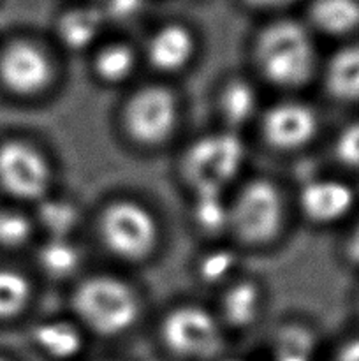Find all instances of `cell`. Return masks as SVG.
Segmentation results:
<instances>
[{
	"instance_id": "obj_28",
	"label": "cell",
	"mask_w": 359,
	"mask_h": 361,
	"mask_svg": "<svg viewBox=\"0 0 359 361\" xmlns=\"http://www.w3.org/2000/svg\"><path fill=\"white\" fill-rule=\"evenodd\" d=\"M348 254H351V257L355 263H359V228L355 229L351 242H348Z\"/></svg>"
},
{
	"instance_id": "obj_23",
	"label": "cell",
	"mask_w": 359,
	"mask_h": 361,
	"mask_svg": "<svg viewBox=\"0 0 359 361\" xmlns=\"http://www.w3.org/2000/svg\"><path fill=\"white\" fill-rule=\"evenodd\" d=\"M41 222L53 235V238H65L67 233L76 226L77 210L74 204L62 200H49L41 204Z\"/></svg>"
},
{
	"instance_id": "obj_6",
	"label": "cell",
	"mask_w": 359,
	"mask_h": 361,
	"mask_svg": "<svg viewBox=\"0 0 359 361\" xmlns=\"http://www.w3.org/2000/svg\"><path fill=\"white\" fill-rule=\"evenodd\" d=\"M162 338L185 358H210L218 351L220 335L213 317L199 307H180L165 317Z\"/></svg>"
},
{
	"instance_id": "obj_18",
	"label": "cell",
	"mask_w": 359,
	"mask_h": 361,
	"mask_svg": "<svg viewBox=\"0 0 359 361\" xmlns=\"http://www.w3.org/2000/svg\"><path fill=\"white\" fill-rule=\"evenodd\" d=\"M222 113L234 126L248 122L257 108V97L253 88L245 81H232L225 87L220 97Z\"/></svg>"
},
{
	"instance_id": "obj_14",
	"label": "cell",
	"mask_w": 359,
	"mask_h": 361,
	"mask_svg": "<svg viewBox=\"0 0 359 361\" xmlns=\"http://www.w3.org/2000/svg\"><path fill=\"white\" fill-rule=\"evenodd\" d=\"M327 87L340 99H359V46L334 55L327 69Z\"/></svg>"
},
{
	"instance_id": "obj_32",
	"label": "cell",
	"mask_w": 359,
	"mask_h": 361,
	"mask_svg": "<svg viewBox=\"0 0 359 361\" xmlns=\"http://www.w3.org/2000/svg\"><path fill=\"white\" fill-rule=\"evenodd\" d=\"M231 361H238V360H231Z\"/></svg>"
},
{
	"instance_id": "obj_7",
	"label": "cell",
	"mask_w": 359,
	"mask_h": 361,
	"mask_svg": "<svg viewBox=\"0 0 359 361\" xmlns=\"http://www.w3.org/2000/svg\"><path fill=\"white\" fill-rule=\"evenodd\" d=\"M0 183L21 200H41L49 185L48 164L32 147L11 141L0 147Z\"/></svg>"
},
{
	"instance_id": "obj_19",
	"label": "cell",
	"mask_w": 359,
	"mask_h": 361,
	"mask_svg": "<svg viewBox=\"0 0 359 361\" xmlns=\"http://www.w3.org/2000/svg\"><path fill=\"white\" fill-rule=\"evenodd\" d=\"M194 215L197 224L206 231H220L229 224V207L222 200V190H196Z\"/></svg>"
},
{
	"instance_id": "obj_24",
	"label": "cell",
	"mask_w": 359,
	"mask_h": 361,
	"mask_svg": "<svg viewBox=\"0 0 359 361\" xmlns=\"http://www.w3.org/2000/svg\"><path fill=\"white\" fill-rule=\"evenodd\" d=\"M30 222L27 217L14 212H2L0 214V245L20 247L30 236Z\"/></svg>"
},
{
	"instance_id": "obj_4",
	"label": "cell",
	"mask_w": 359,
	"mask_h": 361,
	"mask_svg": "<svg viewBox=\"0 0 359 361\" xmlns=\"http://www.w3.org/2000/svg\"><path fill=\"white\" fill-rule=\"evenodd\" d=\"M229 222L243 242L263 243L273 238L282 222V200L277 187L266 180L246 183L229 208Z\"/></svg>"
},
{
	"instance_id": "obj_15",
	"label": "cell",
	"mask_w": 359,
	"mask_h": 361,
	"mask_svg": "<svg viewBox=\"0 0 359 361\" xmlns=\"http://www.w3.org/2000/svg\"><path fill=\"white\" fill-rule=\"evenodd\" d=\"M34 338L48 355L55 358H73L81 351V337L65 323H42L34 328Z\"/></svg>"
},
{
	"instance_id": "obj_27",
	"label": "cell",
	"mask_w": 359,
	"mask_h": 361,
	"mask_svg": "<svg viewBox=\"0 0 359 361\" xmlns=\"http://www.w3.org/2000/svg\"><path fill=\"white\" fill-rule=\"evenodd\" d=\"M336 361H359V338L341 349Z\"/></svg>"
},
{
	"instance_id": "obj_10",
	"label": "cell",
	"mask_w": 359,
	"mask_h": 361,
	"mask_svg": "<svg viewBox=\"0 0 359 361\" xmlns=\"http://www.w3.org/2000/svg\"><path fill=\"white\" fill-rule=\"evenodd\" d=\"M317 129L315 113L299 102H285L267 111L264 133L267 141L278 148H298L308 143Z\"/></svg>"
},
{
	"instance_id": "obj_29",
	"label": "cell",
	"mask_w": 359,
	"mask_h": 361,
	"mask_svg": "<svg viewBox=\"0 0 359 361\" xmlns=\"http://www.w3.org/2000/svg\"><path fill=\"white\" fill-rule=\"evenodd\" d=\"M248 4L257 7H278V6H284V4L291 2V0H246Z\"/></svg>"
},
{
	"instance_id": "obj_30",
	"label": "cell",
	"mask_w": 359,
	"mask_h": 361,
	"mask_svg": "<svg viewBox=\"0 0 359 361\" xmlns=\"http://www.w3.org/2000/svg\"><path fill=\"white\" fill-rule=\"evenodd\" d=\"M280 361H306L303 353H287L285 356H282Z\"/></svg>"
},
{
	"instance_id": "obj_8",
	"label": "cell",
	"mask_w": 359,
	"mask_h": 361,
	"mask_svg": "<svg viewBox=\"0 0 359 361\" xmlns=\"http://www.w3.org/2000/svg\"><path fill=\"white\" fill-rule=\"evenodd\" d=\"M178 116L176 99L168 88L146 87L127 106V127L137 141L158 143L172 130Z\"/></svg>"
},
{
	"instance_id": "obj_17",
	"label": "cell",
	"mask_w": 359,
	"mask_h": 361,
	"mask_svg": "<svg viewBox=\"0 0 359 361\" xmlns=\"http://www.w3.org/2000/svg\"><path fill=\"white\" fill-rule=\"evenodd\" d=\"M102 14L97 9H76L60 20V35L70 48H84L97 37Z\"/></svg>"
},
{
	"instance_id": "obj_20",
	"label": "cell",
	"mask_w": 359,
	"mask_h": 361,
	"mask_svg": "<svg viewBox=\"0 0 359 361\" xmlns=\"http://www.w3.org/2000/svg\"><path fill=\"white\" fill-rule=\"evenodd\" d=\"M134 53L129 46L113 44L102 49L95 60L97 74L109 83H120L127 80L134 69Z\"/></svg>"
},
{
	"instance_id": "obj_26",
	"label": "cell",
	"mask_w": 359,
	"mask_h": 361,
	"mask_svg": "<svg viewBox=\"0 0 359 361\" xmlns=\"http://www.w3.org/2000/svg\"><path fill=\"white\" fill-rule=\"evenodd\" d=\"M336 154L345 164L359 166V122L348 126L336 141Z\"/></svg>"
},
{
	"instance_id": "obj_16",
	"label": "cell",
	"mask_w": 359,
	"mask_h": 361,
	"mask_svg": "<svg viewBox=\"0 0 359 361\" xmlns=\"http://www.w3.org/2000/svg\"><path fill=\"white\" fill-rule=\"evenodd\" d=\"M259 289L250 282L236 284L224 298L225 321L232 326H248L257 319L259 312Z\"/></svg>"
},
{
	"instance_id": "obj_9",
	"label": "cell",
	"mask_w": 359,
	"mask_h": 361,
	"mask_svg": "<svg viewBox=\"0 0 359 361\" xmlns=\"http://www.w3.org/2000/svg\"><path fill=\"white\" fill-rule=\"evenodd\" d=\"M2 81L18 94H34L44 88L51 78V66L44 53L28 42H16L0 59Z\"/></svg>"
},
{
	"instance_id": "obj_13",
	"label": "cell",
	"mask_w": 359,
	"mask_h": 361,
	"mask_svg": "<svg viewBox=\"0 0 359 361\" xmlns=\"http://www.w3.org/2000/svg\"><path fill=\"white\" fill-rule=\"evenodd\" d=\"M312 21L327 34H347L359 27L358 0H315L310 9Z\"/></svg>"
},
{
	"instance_id": "obj_31",
	"label": "cell",
	"mask_w": 359,
	"mask_h": 361,
	"mask_svg": "<svg viewBox=\"0 0 359 361\" xmlns=\"http://www.w3.org/2000/svg\"><path fill=\"white\" fill-rule=\"evenodd\" d=\"M0 361H7V360H2V358H0Z\"/></svg>"
},
{
	"instance_id": "obj_25",
	"label": "cell",
	"mask_w": 359,
	"mask_h": 361,
	"mask_svg": "<svg viewBox=\"0 0 359 361\" xmlns=\"http://www.w3.org/2000/svg\"><path fill=\"white\" fill-rule=\"evenodd\" d=\"M234 254L229 250H215L201 261V275L210 282L220 281L234 267Z\"/></svg>"
},
{
	"instance_id": "obj_21",
	"label": "cell",
	"mask_w": 359,
	"mask_h": 361,
	"mask_svg": "<svg viewBox=\"0 0 359 361\" xmlns=\"http://www.w3.org/2000/svg\"><path fill=\"white\" fill-rule=\"evenodd\" d=\"M39 263L49 275L65 277L77 268L80 254L65 238H53L39 252Z\"/></svg>"
},
{
	"instance_id": "obj_1",
	"label": "cell",
	"mask_w": 359,
	"mask_h": 361,
	"mask_svg": "<svg viewBox=\"0 0 359 361\" xmlns=\"http://www.w3.org/2000/svg\"><path fill=\"white\" fill-rule=\"evenodd\" d=\"M257 59L267 80L282 87L306 83L315 67L312 39L294 21L270 25L259 37Z\"/></svg>"
},
{
	"instance_id": "obj_12",
	"label": "cell",
	"mask_w": 359,
	"mask_h": 361,
	"mask_svg": "<svg viewBox=\"0 0 359 361\" xmlns=\"http://www.w3.org/2000/svg\"><path fill=\"white\" fill-rule=\"evenodd\" d=\"M194 51L192 35L180 25H168L151 37L148 56L160 71H176L185 66Z\"/></svg>"
},
{
	"instance_id": "obj_22",
	"label": "cell",
	"mask_w": 359,
	"mask_h": 361,
	"mask_svg": "<svg viewBox=\"0 0 359 361\" xmlns=\"http://www.w3.org/2000/svg\"><path fill=\"white\" fill-rule=\"evenodd\" d=\"M30 298V284L21 274L0 270V317H11L23 310Z\"/></svg>"
},
{
	"instance_id": "obj_2",
	"label": "cell",
	"mask_w": 359,
	"mask_h": 361,
	"mask_svg": "<svg viewBox=\"0 0 359 361\" xmlns=\"http://www.w3.org/2000/svg\"><path fill=\"white\" fill-rule=\"evenodd\" d=\"M74 309L101 335L122 334L132 326L139 312L132 289L113 277L84 281L74 295Z\"/></svg>"
},
{
	"instance_id": "obj_11",
	"label": "cell",
	"mask_w": 359,
	"mask_h": 361,
	"mask_svg": "<svg viewBox=\"0 0 359 361\" xmlns=\"http://www.w3.org/2000/svg\"><path fill=\"white\" fill-rule=\"evenodd\" d=\"M352 190L334 180H315L303 187L301 207L312 221L329 222L352 207Z\"/></svg>"
},
{
	"instance_id": "obj_3",
	"label": "cell",
	"mask_w": 359,
	"mask_h": 361,
	"mask_svg": "<svg viewBox=\"0 0 359 361\" xmlns=\"http://www.w3.org/2000/svg\"><path fill=\"white\" fill-rule=\"evenodd\" d=\"M245 159L241 140L231 133L208 134L189 148L185 173L194 189L222 190L236 175Z\"/></svg>"
},
{
	"instance_id": "obj_5",
	"label": "cell",
	"mask_w": 359,
	"mask_h": 361,
	"mask_svg": "<svg viewBox=\"0 0 359 361\" xmlns=\"http://www.w3.org/2000/svg\"><path fill=\"white\" fill-rule=\"evenodd\" d=\"M101 233L111 252L134 261L144 257L153 249L157 224L141 204L118 201L102 214Z\"/></svg>"
}]
</instances>
